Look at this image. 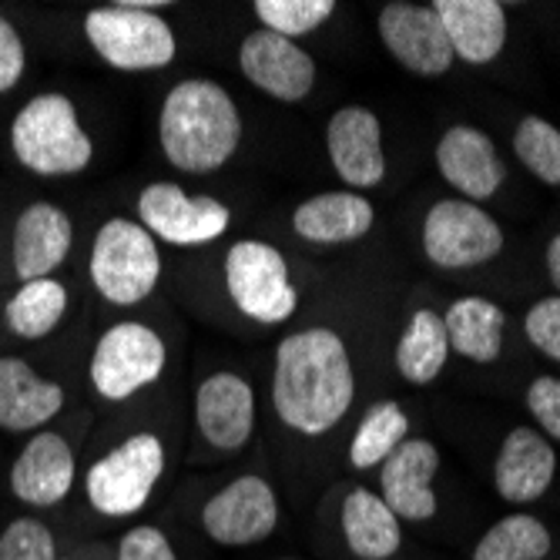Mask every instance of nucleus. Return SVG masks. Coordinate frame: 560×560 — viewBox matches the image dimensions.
Wrapping results in <instances>:
<instances>
[{
    "label": "nucleus",
    "instance_id": "1",
    "mask_svg": "<svg viewBox=\"0 0 560 560\" xmlns=\"http://www.w3.org/2000/svg\"><path fill=\"white\" fill-rule=\"evenodd\" d=\"M349 349L332 329L292 332L276 349L272 402L279 420L305 436L329 433L352 406Z\"/></svg>",
    "mask_w": 560,
    "mask_h": 560
},
{
    "label": "nucleus",
    "instance_id": "2",
    "mask_svg": "<svg viewBox=\"0 0 560 560\" xmlns=\"http://www.w3.org/2000/svg\"><path fill=\"white\" fill-rule=\"evenodd\" d=\"M159 138L165 159L175 168L188 175H209L235 155L242 141V118L222 84L191 78L168 91L159 118Z\"/></svg>",
    "mask_w": 560,
    "mask_h": 560
},
{
    "label": "nucleus",
    "instance_id": "3",
    "mask_svg": "<svg viewBox=\"0 0 560 560\" xmlns=\"http://www.w3.org/2000/svg\"><path fill=\"white\" fill-rule=\"evenodd\" d=\"M11 148L27 172L44 178L78 175L94 155V144L65 94H40L27 101L11 125Z\"/></svg>",
    "mask_w": 560,
    "mask_h": 560
},
{
    "label": "nucleus",
    "instance_id": "4",
    "mask_svg": "<svg viewBox=\"0 0 560 560\" xmlns=\"http://www.w3.org/2000/svg\"><path fill=\"white\" fill-rule=\"evenodd\" d=\"M162 256L155 235L131 219H108L91 245V282L115 305H135L155 292Z\"/></svg>",
    "mask_w": 560,
    "mask_h": 560
},
{
    "label": "nucleus",
    "instance_id": "5",
    "mask_svg": "<svg viewBox=\"0 0 560 560\" xmlns=\"http://www.w3.org/2000/svg\"><path fill=\"white\" fill-rule=\"evenodd\" d=\"M165 474V446L155 433H135L88 470L84 490L97 514L131 517Z\"/></svg>",
    "mask_w": 560,
    "mask_h": 560
},
{
    "label": "nucleus",
    "instance_id": "6",
    "mask_svg": "<svg viewBox=\"0 0 560 560\" xmlns=\"http://www.w3.org/2000/svg\"><path fill=\"white\" fill-rule=\"evenodd\" d=\"M84 34L97 58L118 71H159L175 61V34L165 18L128 4L94 8L84 18Z\"/></svg>",
    "mask_w": 560,
    "mask_h": 560
},
{
    "label": "nucleus",
    "instance_id": "7",
    "mask_svg": "<svg viewBox=\"0 0 560 560\" xmlns=\"http://www.w3.org/2000/svg\"><path fill=\"white\" fill-rule=\"evenodd\" d=\"M225 285L238 310L248 319L266 326L285 323L299 305V292L289 279L285 256L276 245L259 238H245L229 248Z\"/></svg>",
    "mask_w": 560,
    "mask_h": 560
},
{
    "label": "nucleus",
    "instance_id": "8",
    "mask_svg": "<svg viewBox=\"0 0 560 560\" xmlns=\"http://www.w3.org/2000/svg\"><path fill=\"white\" fill-rule=\"evenodd\" d=\"M503 229L467 198H443L423 219V252L440 269H474L500 256Z\"/></svg>",
    "mask_w": 560,
    "mask_h": 560
},
{
    "label": "nucleus",
    "instance_id": "9",
    "mask_svg": "<svg viewBox=\"0 0 560 560\" xmlns=\"http://www.w3.org/2000/svg\"><path fill=\"white\" fill-rule=\"evenodd\" d=\"M165 370V342L141 323H118L97 339L91 355V383L105 399H128L155 383Z\"/></svg>",
    "mask_w": 560,
    "mask_h": 560
},
{
    "label": "nucleus",
    "instance_id": "10",
    "mask_svg": "<svg viewBox=\"0 0 560 560\" xmlns=\"http://www.w3.org/2000/svg\"><path fill=\"white\" fill-rule=\"evenodd\" d=\"M138 219L168 245H206L225 235L232 212L212 195H188L175 182H155L138 195Z\"/></svg>",
    "mask_w": 560,
    "mask_h": 560
},
{
    "label": "nucleus",
    "instance_id": "11",
    "mask_svg": "<svg viewBox=\"0 0 560 560\" xmlns=\"http://www.w3.org/2000/svg\"><path fill=\"white\" fill-rule=\"evenodd\" d=\"M279 524V500L269 480L245 474L201 506V527L222 547H252Z\"/></svg>",
    "mask_w": 560,
    "mask_h": 560
},
{
    "label": "nucleus",
    "instance_id": "12",
    "mask_svg": "<svg viewBox=\"0 0 560 560\" xmlns=\"http://www.w3.org/2000/svg\"><path fill=\"white\" fill-rule=\"evenodd\" d=\"M380 37L389 55L420 78H440L453 68L456 55L440 14L410 0H393L380 11Z\"/></svg>",
    "mask_w": 560,
    "mask_h": 560
},
{
    "label": "nucleus",
    "instance_id": "13",
    "mask_svg": "<svg viewBox=\"0 0 560 560\" xmlns=\"http://www.w3.org/2000/svg\"><path fill=\"white\" fill-rule=\"evenodd\" d=\"M242 74L276 101H302L316 84V61L310 50L272 31H252L238 47Z\"/></svg>",
    "mask_w": 560,
    "mask_h": 560
},
{
    "label": "nucleus",
    "instance_id": "14",
    "mask_svg": "<svg viewBox=\"0 0 560 560\" xmlns=\"http://www.w3.org/2000/svg\"><path fill=\"white\" fill-rule=\"evenodd\" d=\"M440 470V453L430 440H402L380 470L383 500L399 521H433L436 493L433 477Z\"/></svg>",
    "mask_w": 560,
    "mask_h": 560
},
{
    "label": "nucleus",
    "instance_id": "15",
    "mask_svg": "<svg viewBox=\"0 0 560 560\" xmlns=\"http://www.w3.org/2000/svg\"><path fill=\"white\" fill-rule=\"evenodd\" d=\"M326 144H329V159H332L336 175L349 188H376L383 182V175H386L383 125L370 108H363V105L339 108L329 118Z\"/></svg>",
    "mask_w": 560,
    "mask_h": 560
},
{
    "label": "nucleus",
    "instance_id": "16",
    "mask_svg": "<svg viewBox=\"0 0 560 560\" xmlns=\"http://www.w3.org/2000/svg\"><path fill=\"white\" fill-rule=\"evenodd\" d=\"M195 423L215 450H242L256 430V393L235 373H215L198 386Z\"/></svg>",
    "mask_w": 560,
    "mask_h": 560
},
{
    "label": "nucleus",
    "instance_id": "17",
    "mask_svg": "<svg viewBox=\"0 0 560 560\" xmlns=\"http://www.w3.org/2000/svg\"><path fill=\"white\" fill-rule=\"evenodd\" d=\"M436 168L440 175L470 198H493L506 178V165L497 155L490 135L470 125H453L436 144Z\"/></svg>",
    "mask_w": 560,
    "mask_h": 560
},
{
    "label": "nucleus",
    "instance_id": "18",
    "mask_svg": "<svg viewBox=\"0 0 560 560\" xmlns=\"http://www.w3.org/2000/svg\"><path fill=\"white\" fill-rule=\"evenodd\" d=\"M553 474H557V453L534 427H517L503 436L493 464V487L500 500L534 503L550 490Z\"/></svg>",
    "mask_w": 560,
    "mask_h": 560
},
{
    "label": "nucleus",
    "instance_id": "19",
    "mask_svg": "<svg viewBox=\"0 0 560 560\" xmlns=\"http://www.w3.org/2000/svg\"><path fill=\"white\" fill-rule=\"evenodd\" d=\"M74 487V450L58 433L27 440L11 467V490L27 506H55Z\"/></svg>",
    "mask_w": 560,
    "mask_h": 560
},
{
    "label": "nucleus",
    "instance_id": "20",
    "mask_svg": "<svg viewBox=\"0 0 560 560\" xmlns=\"http://www.w3.org/2000/svg\"><path fill=\"white\" fill-rule=\"evenodd\" d=\"M74 225L71 219L50 206V201H34L27 206L14 225V272L24 282H37L55 272L71 252Z\"/></svg>",
    "mask_w": 560,
    "mask_h": 560
},
{
    "label": "nucleus",
    "instance_id": "21",
    "mask_svg": "<svg viewBox=\"0 0 560 560\" xmlns=\"http://www.w3.org/2000/svg\"><path fill=\"white\" fill-rule=\"evenodd\" d=\"M453 55L467 65H490L506 44V11L497 0H436Z\"/></svg>",
    "mask_w": 560,
    "mask_h": 560
},
{
    "label": "nucleus",
    "instance_id": "22",
    "mask_svg": "<svg viewBox=\"0 0 560 560\" xmlns=\"http://www.w3.org/2000/svg\"><path fill=\"white\" fill-rule=\"evenodd\" d=\"M65 406V389L55 380L37 376L21 355L0 360V427L27 433L55 420Z\"/></svg>",
    "mask_w": 560,
    "mask_h": 560
},
{
    "label": "nucleus",
    "instance_id": "23",
    "mask_svg": "<svg viewBox=\"0 0 560 560\" xmlns=\"http://www.w3.org/2000/svg\"><path fill=\"white\" fill-rule=\"evenodd\" d=\"M376 225V212L370 198L360 191H323L305 198L292 212V229L299 238L316 245H342L363 238Z\"/></svg>",
    "mask_w": 560,
    "mask_h": 560
},
{
    "label": "nucleus",
    "instance_id": "24",
    "mask_svg": "<svg viewBox=\"0 0 560 560\" xmlns=\"http://www.w3.org/2000/svg\"><path fill=\"white\" fill-rule=\"evenodd\" d=\"M342 534L360 560H393L402 544L399 517L386 500L366 487H355L342 500Z\"/></svg>",
    "mask_w": 560,
    "mask_h": 560
},
{
    "label": "nucleus",
    "instance_id": "25",
    "mask_svg": "<svg viewBox=\"0 0 560 560\" xmlns=\"http://www.w3.org/2000/svg\"><path fill=\"white\" fill-rule=\"evenodd\" d=\"M450 349H456L470 363H493L503 349V329H506V313L497 302L483 295H467L450 302L443 316Z\"/></svg>",
    "mask_w": 560,
    "mask_h": 560
},
{
    "label": "nucleus",
    "instance_id": "26",
    "mask_svg": "<svg viewBox=\"0 0 560 560\" xmlns=\"http://www.w3.org/2000/svg\"><path fill=\"white\" fill-rule=\"evenodd\" d=\"M450 360V336L443 316L433 310H417L410 326L402 329L396 342V370L406 383L427 386L433 383Z\"/></svg>",
    "mask_w": 560,
    "mask_h": 560
},
{
    "label": "nucleus",
    "instance_id": "27",
    "mask_svg": "<svg viewBox=\"0 0 560 560\" xmlns=\"http://www.w3.org/2000/svg\"><path fill=\"white\" fill-rule=\"evenodd\" d=\"M65 310H68V289L58 279H37V282H24L14 292V299L4 310V319L14 336L44 339L47 332L58 329Z\"/></svg>",
    "mask_w": 560,
    "mask_h": 560
},
{
    "label": "nucleus",
    "instance_id": "28",
    "mask_svg": "<svg viewBox=\"0 0 560 560\" xmlns=\"http://www.w3.org/2000/svg\"><path fill=\"white\" fill-rule=\"evenodd\" d=\"M410 433V420H406L402 406L393 399H383L370 406L366 417L355 427L352 446H349V464L355 470H373L389 460V453Z\"/></svg>",
    "mask_w": 560,
    "mask_h": 560
},
{
    "label": "nucleus",
    "instance_id": "29",
    "mask_svg": "<svg viewBox=\"0 0 560 560\" xmlns=\"http://www.w3.org/2000/svg\"><path fill=\"white\" fill-rule=\"evenodd\" d=\"M553 537L544 521L530 514L500 517L474 547V560H544Z\"/></svg>",
    "mask_w": 560,
    "mask_h": 560
},
{
    "label": "nucleus",
    "instance_id": "30",
    "mask_svg": "<svg viewBox=\"0 0 560 560\" xmlns=\"http://www.w3.org/2000/svg\"><path fill=\"white\" fill-rule=\"evenodd\" d=\"M514 151L521 165L544 185L560 188V128L547 118L527 115L514 131Z\"/></svg>",
    "mask_w": 560,
    "mask_h": 560
},
{
    "label": "nucleus",
    "instance_id": "31",
    "mask_svg": "<svg viewBox=\"0 0 560 560\" xmlns=\"http://www.w3.org/2000/svg\"><path fill=\"white\" fill-rule=\"evenodd\" d=\"M252 11L259 14L266 31L295 40L302 34H313L316 27H323L332 18L336 4L332 0H256Z\"/></svg>",
    "mask_w": 560,
    "mask_h": 560
},
{
    "label": "nucleus",
    "instance_id": "32",
    "mask_svg": "<svg viewBox=\"0 0 560 560\" xmlns=\"http://www.w3.org/2000/svg\"><path fill=\"white\" fill-rule=\"evenodd\" d=\"M0 560H58L55 534L34 517L11 521L0 534Z\"/></svg>",
    "mask_w": 560,
    "mask_h": 560
},
{
    "label": "nucleus",
    "instance_id": "33",
    "mask_svg": "<svg viewBox=\"0 0 560 560\" xmlns=\"http://www.w3.org/2000/svg\"><path fill=\"white\" fill-rule=\"evenodd\" d=\"M524 332L534 349H540L547 360L560 363V295H547L530 305Z\"/></svg>",
    "mask_w": 560,
    "mask_h": 560
},
{
    "label": "nucleus",
    "instance_id": "34",
    "mask_svg": "<svg viewBox=\"0 0 560 560\" xmlns=\"http://www.w3.org/2000/svg\"><path fill=\"white\" fill-rule=\"evenodd\" d=\"M527 406L540 430L553 440H560V380L557 376H537L527 386Z\"/></svg>",
    "mask_w": 560,
    "mask_h": 560
},
{
    "label": "nucleus",
    "instance_id": "35",
    "mask_svg": "<svg viewBox=\"0 0 560 560\" xmlns=\"http://www.w3.org/2000/svg\"><path fill=\"white\" fill-rule=\"evenodd\" d=\"M118 560H178L172 540L159 527H131L118 544Z\"/></svg>",
    "mask_w": 560,
    "mask_h": 560
},
{
    "label": "nucleus",
    "instance_id": "36",
    "mask_svg": "<svg viewBox=\"0 0 560 560\" xmlns=\"http://www.w3.org/2000/svg\"><path fill=\"white\" fill-rule=\"evenodd\" d=\"M24 65H27V55H24L21 34L14 31L8 18H0V94L11 91L21 81Z\"/></svg>",
    "mask_w": 560,
    "mask_h": 560
},
{
    "label": "nucleus",
    "instance_id": "37",
    "mask_svg": "<svg viewBox=\"0 0 560 560\" xmlns=\"http://www.w3.org/2000/svg\"><path fill=\"white\" fill-rule=\"evenodd\" d=\"M547 272H550V282L557 285V295H560V232L547 245Z\"/></svg>",
    "mask_w": 560,
    "mask_h": 560
},
{
    "label": "nucleus",
    "instance_id": "38",
    "mask_svg": "<svg viewBox=\"0 0 560 560\" xmlns=\"http://www.w3.org/2000/svg\"><path fill=\"white\" fill-rule=\"evenodd\" d=\"M279 560H295V557H279Z\"/></svg>",
    "mask_w": 560,
    "mask_h": 560
},
{
    "label": "nucleus",
    "instance_id": "39",
    "mask_svg": "<svg viewBox=\"0 0 560 560\" xmlns=\"http://www.w3.org/2000/svg\"><path fill=\"white\" fill-rule=\"evenodd\" d=\"M393 560H399V557H393Z\"/></svg>",
    "mask_w": 560,
    "mask_h": 560
}]
</instances>
